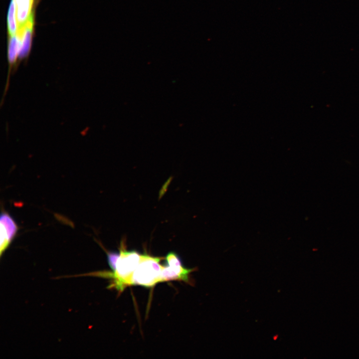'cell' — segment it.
<instances>
[{"label":"cell","instance_id":"cell-8","mask_svg":"<svg viewBox=\"0 0 359 359\" xmlns=\"http://www.w3.org/2000/svg\"><path fill=\"white\" fill-rule=\"evenodd\" d=\"M7 25L9 36L15 34L17 32L18 26L14 0H11L9 4L7 16Z\"/></svg>","mask_w":359,"mask_h":359},{"label":"cell","instance_id":"cell-4","mask_svg":"<svg viewBox=\"0 0 359 359\" xmlns=\"http://www.w3.org/2000/svg\"><path fill=\"white\" fill-rule=\"evenodd\" d=\"M22 29V28L19 29L15 34L9 36L7 45V60L9 68L4 95L8 88L11 69L14 66H15L16 61L18 58L21 46Z\"/></svg>","mask_w":359,"mask_h":359},{"label":"cell","instance_id":"cell-5","mask_svg":"<svg viewBox=\"0 0 359 359\" xmlns=\"http://www.w3.org/2000/svg\"><path fill=\"white\" fill-rule=\"evenodd\" d=\"M192 271V269L184 268L182 265L164 266L161 271L160 282L173 280L187 282L188 275Z\"/></svg>","mask_w":359,"mask_h":359},{"label":"cell","instance_id":"cell-6","mask_svg":"<svg viewBox=\"0 0 359 359\" xmlns=\"http://www.w3.org/2000/svg\"><path fill=\"white\" fill-rule=\"evenodd\" d=\"M33 16V14L23 27L21 46L18 55V61L27 57L30 53L34 25Z\"/></svg>","mask_w":359,"mask_h":359},{"label":"cell","instance_id":"cell-7","mask_svg":"<svg viewBox=\"0 0 359 359\" xmlns=\"http://www.w3.org/2000/svg\"><path fill=\"white\" fill-rule=\"evenodd\" d=\"M15 4L18 29L26 24L33 14L32 8L34 0H14Z\"/></svg>","mask_w":359,"mask_h":359},{"label":"cell","instance_id":"cell-9","mask_svg":"<svg viewBox=\"0 0 359 359\" xmlns=\"http://www.w3.org/2000/svg\"><path fill=\"white\" fill-rule=\"evenodd\" d=\"M107 259L108 264L111 268L112 270L114 271L116 268L117 262L120 256V252H107Z\"/></svg>","mask_w":359,"mask_h":359},{"label":"cell","instance_id":"cell-3","mask_svg":"<svg viewBox=\"0 0 359 359\" xmlns=\"http://www.w3.org/2000/svg\"><path fill=\"white\" fill-rule=\"evenodd\" d=\"M0 223V253L1 256L16 236L18 226L12 217L5 211H2L1 212Z\"/></svg>","mask_w":359,"mask_h":359},{"label":"cell","instance_id":"cell-10","mask_svg":"<svg viewBox=\"0 0 359 359\" xmlns=\"http://www.w3.org/2000/svg\"><path fill=\"white\" fill-rule=\"evenodd\" d=\"M166 261L168 265L174 266L182 265L180 257L175 252L169 253L166 257Z\"/></svg>","mask_w":359,"mask_h":359},{"label":"cell","instance_id":"cell-1","mask_svg":"<svg viewBox=\"0 0 359 359\" xmlns=\"http://www.w3.org/2000/svg\"><path fill=\"white\" fill-rule=\"evenodd\" d=\"M120 252V256L113 272H97L88 275L112 279L111 287L122 291L125 287L129 285L132 276L141 260V254L136 251H127L123 246Z\"/></svg>","mask_w":359,"mask_h":359},{"label":"cell","instance_id":"cell-2","mask_svg":"<svg viewBox=\"0 0 359 359\" xmlns=\"http://www.w3.org/2000/svg\"><path fill=\"white\" fill-rule=\"evenodd\" d=\"M161 258L148 255H141L139 265L134 272L129 285H140L152 287L160 282L163 266Z\"/></svg>","mask_w":359,"mask_h":359}]
</instances>
